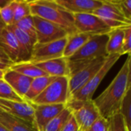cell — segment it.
I'll return each instance as SVG.
<instances>
[{"mask_svg": "<svg viewBox=\"0 0 131 131\" xmlns=\"http://www.w3.org/2000/svg\"><path fill=\"white\" fill-rule=\"evenodd\" d=\"M130 58V54L127 55L126 61L108 87L93 99L101 117L106 120L119 113L122 100L127 91L131 88Z\"/></svg>", "mask_w": 131, "mask_h": 131, "instance_id": "1", "label": "cell"}, {"mask_svg": "<svg viewBox=\"0 0 131 131\" xmlns=\"http://www.w3.org/2000/svg\"><path fill=\"white\" fill-rule=\"evenodd\" d=\"M31 15L44 18L64 30L68 35L77 32L74 15L58 5L54 0L28 1Z\"/></svg>", "mask_w": 131, "mask_h": 131, "instance_id": "2", "label": "cell"}, {"mask_svg": "<svg viewBox=\"0 0 131 131\" xmlns=\"http://www.w3.org/2000/svg\"><path fill=\"white\" fill-rule=\"evenodd\" d=\"M69 100L68 78L58 77L31 103L35 104H65Z\"/></svg>", "mask_w": 131, "mask_h": 131, "instance_id": "3", "label": "cell"}, {"mask_svg": "<svg viewBox=\"0 0 131 131\" xmlns=\"http://www.w3.org/2000/svg\"><path fill=\"white\" fill-rule=\"evenodd\" d=\"M66 107L71 111L80 131L87 130L101 117L93 100L86 101H68Z\"/></svg>", "mask_w": 131, "mask_h": 131, "instance_id": "4", "label": "cell"}, {"mask_svg": "<svg viewBox=\"0 0 131 131\" xmlns=\"http://www.w3.org/2000/svg\"><path fill=\"white\" fill-rule=\"evenodd\" d=\"M107 41V33L94 35L78 51L67 59L71 62L89 61L101 57H107L106 46Z\"/></svg>", "mask_w": 131, "mask_h": 131, "instance_id": "5", "label": "cell"}, {"mask_svg": "<svg viewBox=\"0 0 131 131\" xmlns=\"http://www.w3.org/2000/svg\"><path fill=\"white\" fill-rule=\"evenodd\" d=\"M121 57L119 54H111L107 55L106 58V60L102 65V67L100 68V70L97 72V74L76 94H74L68 101H91L93 100V96L97 89L98 86L103 81V79L105 78V76L107 74V73L110 71V70L113 68V66L116 64V62L119 60V58Z\"/></svg>", "mask_w": 131, "mask_h": 131, "instance_id": "6", "label": "cell"}, {"mask_svg": "<svg viewBox=\"0 0 131 131\" xmlns=\"http://www.w3.org/2000/svg\"><path fill=\"white\" fill-rule=\"evenodd\" d=\"M107 57H101L91 61L82 69L68 77L69 99L80 91L100 70Z\"/></svg>", "mask_w": 131, "mask_h": 131, "instance_id": "7", "label": "cell"}, {"mask_svg": "<svg viewBox=\"0 0 131 131\" xmlns=\"http://www.w3.org/2000/svg\"><path fill=\"white\" fill-rule=\"evenodd\" d=\"M67 36L48 43H36L28 62L36 64L63 57L64 49L67 43Z\"/></svg>", "mask_w": 131, "mask_h": 131, "instance_id": "8", "label": "cell"}, {"mask_svg": "<svg viewBox=\"0 0 131 131\" xmlns=\"http://www.w3.org/2000/svg\"><path fill=\"white\" fill-rule=\"evenodd\" d=\"M92 14L100 18L111 29L131 26V21L127 19L111 0H102V5Z\"/></svg>", "mask_w": 131, "mask_h": 131, "instance_id": "9", "label": "cell"}, {"mask_svg": "<svg viewBox=\"0 0 131 131\" xmlns=\"http://www.w3.org/2000/svg\"><path fill=\"white\" fill-rule=\"evenodd\" d=\"M36 32L37 43H48L63 38L68 33L59 26L38 16L32 15Z\"/></svg>", "mask_w": 131, "mask_h": 131, "instance_id": "10", "label": "cell"}, {"mask_svg": "<svg viewBox=\"0 0 131 131\" xmlns=\"http://www.w3.org/2000/svg\"><path fill=\"white\" fill-rule=\"evenodd\" d=\"M77 31L92 35L108 33L111 29L97 16L92 13L73 14Z\"/></svg>", "mask_w": 131, "mask_h": 131, "instance_id": "11", "label": "cell"}, {"mask_svg": "<svg viewBox=\"0 0 131 131\" xmlns=\"http://www.w3.org/2000/svg\"><path fill=\"white\" fill-rule=\"evenodd\" d=\"M31 103V102H30ZM31 104L34 109V120L32 127L35 131H43L45 127L54 117L58 115L65 107V104Z\"/></svg>", "mask_w": 131, "mask_h": 131, "instance_id": "12", "label": "cell"}, {"mask_svg": "<svg viewBox=\"0 0 131 131\" xmlns=\"http://www.w3.org/2000/svg\"><path fill=\"white\" fill-rule=\"evenodd\" d=\"M0 110L24 121L32 127L34 109L30 102L16 101L0 98Z\"/></svg>", "mask_w": 131, "mask_h": 131, "instance_id": "13", "label": "cell"}, {"mask_svg": "<svg viewBox=\"0 0 131 131\" xmlns=\"http://www.w3.org/2000/svg\"><path fill=\"white\" fill-rule=\"evenodd\" d=\"M71 14L92 13L102 5V0H54Z\"/></svg>", "mask_w": 131, "mask_h": 131, "instance_id": "14", "label": "cell"}, {"mask_svg": "<svg viewBox=\"0 0 131 131\" xmlns=\"http://www.w3.org/2000/svg\"><path fill=\"white\" fill-rule=\"evenodd\" d=\"M17 38L19 46V55L17 63L28 62L31 58L34 45L36 41L33 40L28 34L22 31L21 29L17 28L15 25H11L7 27Z\"/></svg>", "mask_w": 131, "mask_h": 131, "instance_id": "15", "label": "cell"}, {"mask_svg": "<svg viewBox=\"0 0 131 131\" xmlns=\"http://www.w3.org/2000/svg\"><path fill=\"white\" fill-rule=\"evenodd\" d=\"M3 80L22 99L24 98V96L27 93L30 87V84L32 81V78L19 74L10 69V68L5 71Z\"/></svg>", "mask_w": 131, "mask_h": 131, "instance_id": "16", "label": "cell"}, {"mask_svg": "<svg viewBox=\"0 0 131 131\" xmlns=\"http://www.w3.org/2000/svg\"><path fill=\"white\" fill-rule=\"evenodd\" d=\"M47 75L51 77H69L68 59L61 57L49 61L34 64Z\"/></svg>", "mask_w": 131, "mask_h": 131, "instance_id": "17", "label": "cell"}, {"mask_svg": "<svg viewBox=\"0 0 131 131\" xmlns=\"http://www.w3.org/2000/svg\"><path fill=\"white\" fill-rule=\"evenodd\" d=\"M0 46L13 64L18 62L19 55L18 43L15 35L7 27L0 34Z\"/></svg>", "mask_w": 131, "mask_h": 131, "instance_id": "18", "label": "cell"}, {"mask_svg": "<svg viewBox=\"0 0 131 131\" xmlns=\"http://www.w3.org/2000/svg\"><path fill=\"white\" fill-rule=\"evenodd\" d=\"M92 35H94L79 31L68 35L67 36V43L64 49L63 57L65 58H70L76 51H78Z\"/></svg>", "mask_w": 131, "mask_h": 131, "instance_id": "19", "label": "cell"}, {"mask_svg": "<svg viewBox=\"0 0 131 131\" xmlns=\"http://www.w3.org/2000/svg\"><path fill=\"white\" fill-rule=\"evenodd\" d=\"M0 125L8 131H35L24 121L0 110Z\"/></svg>", "mask_w": 131, "mask_h": 131, "instance_id": "20", "label": "cell"}, {"mask_svg": "<svg viewBox=\"0 0 131 131\" xmlns=\"http://www.w3.org/2000/svg\"><path fill=\"white\" fill-rule=\"evenodd\" d=\"M55 78L56 77L51 76H42L33 78L27 93L24 96V101L31 102L33 99L38 96Z\"/></svg>", "mask_w": 131, "mask_h": 131, "instance_id": "21", "label": "cell"}, {"mask_svg": "<svg viewBox=\"0 0 131 131\" xmlns=\"http://www.w3.org/2000/svg\"><path fill=\"white\" fill-rule=\"evenodd\" d=\"M125 28H114V29H111L107 33L108 41H107V46H106L107 55L115 54H121L124 37Z\"/></svg>", "mask_w": 131, "mask_h": 131, "instance_id": "22", "label": "cell"}, {"mask_svg": "<svg viewBox=\"0 0 131 131\" xmlns=\"http://www.w3.org/2000/svg\"><path fill=\"white\" fill-rule=\"evenodd\" d=\"M10 69L32 79L42 76H48L35 64L30 62H20L12 64L10 67Z\"/></svg>", "mask_w": 131, "mask_h": 131, "instance_id": "23", "label": "cell"}, {"mask_svg": "<svg viewBox=\"0 0 131 131\" xmlns=\"http://www.w3.org/2000/svg\"><path fill=\"white\" fill-rule=\"evenodd\" d=\"M71 111L68 107H65L58 115H57L48 123L43 131H61L63 127L68 120L71 117Z\"/></svg>", "mask_w": 131, "mask_h": 131, "instance_id": "24", "label": "cell"}, {"mask_svg": "<svg viewBox=\"0 0 131 131\" xmlns=\"http://www.w3.org/2000/svg\"><path fill=\"white\" fill-rule=\"evenodd\" d=\"M119 114L123 117L127 129L130 131L131 127V88L128 89L122 100Z\"/></svg>", "mask_w": 131, "mask_h": 131, "instance_id": "25", "label": "cell"}, {"mask_svg": "<svg viewBox=\"0 0 131 131\" xmlns=\"http://www.w3.org/2000/svg\"><path fill=\"white\" fill-rule=\"evenodd\" d=\"M31 15L29 2L15 0L14 2V25L23 18Z\"/></svg>", "mask_w": 131, "mask_h": 131, "instance_id": "26", "label": "cell"}, {"mask_svg": "<svg viewBox=\"0 0 131 131\" xmlns=\"http://www.w3.org/2000/svg\"><path fill=\"white\" fill-rule=\"evenodd\" d=\"M13 25H15L17 28L21 29L22 31L28 34L37 43L36 32H35V25H34L32 15H30L28 16H26L25 18H23L22 19H21L20 21H18V22H16Z\"/></svg>", "mask_w": 131, "mask_h": 131, "instance_id": "27", "label": "cell"}, {"mask_svg": "<svg viewBox=\"0 0 131 131\" xmlns=\"http://www.w3.org/2000/svg\"><path fill=\"white\" fill-rule=\"evenodd\" d=\"M14 2L15 0L8 1L0 9V17L6 27L14 25Z\"/></svg>", "mask_w": 131, "mask_h": 131, "instance_id": "28", "label": "cell"}, {"mask_svg": "<svg viewBox=\"0 0 131 131\" xmlns=\"http://www.w3.org/2000/svg\"><path fill=\"white\" fill-rule=\"evenodd\" d=\"M0 98L16 101H24V100L20 97L3 79L0 80Z\"/></svg>", "mask_w": 131, "mask_h": 131, "instance_id": "29", "label": "cell"}, {"mask_svg": "<svg viewBox=\"0 0 131 131\" xmlns=\"http://www.w3.org/2000/svg\"><path fill=\"white\" fill-rule=\"evenodd\" d=\"M108 131H130L125 124L123 117L119 113L112 116L108 120Z\"/></svg>", "mask_w": 131, "mask_h": 131, "instance_id": "30", "label": "cell"}, {"mask_svg": "<svg viewBox=\"0 0 131 131\" xmlns=\"http://www.w3.org/2000/svg\"><path fill=\"white\" fill-rule=\"evenodd\" d=\"M111 2L116 5V7L127 19L131 21L130 0H111Z\"/></svg>", "mask_w": 131, "mask_h": 131, "instance_id": "31", "label": "cell"}, {"mask_svg": "<svg viewBox=\"0 0 131 131\" xmlns=\"http://www.w3.org/2000/svg\"><path fill=\"white\" fill-rule=\"evenodd\" d=\"M131 51V26L124 28V37L123 41V45L121 51V55L127 54L130 55Z\"/></svg>", "mask_w": 131, "mask_h": 131, "instance_id": "32", "label": "cell"}, {"mask_svg": "<svg viewBox=\"0 0 131 131\" xmlns=\"http://www.w3.org/2000/svg\"><path fill=\"white\" fill-rule=\"evenodd\" d=\"M108 120L100 117L86 131H108Z\"/></svg>", "mask_w": 131, "mask_h": 131, "instance_id": "33", "label": "cell"}, {"mask_svg": "<svg viewBox=\"0 0 131 131\" xmlns=\"http://www.w3.org/2000/svg\"><path fill=\"white\" fill-rule=\"evenodd\" d=\"M61 131H79V127L76 121H74V117H72V115L68 120V121L63 127Z\"/></svg>", "mask_w": 131, "mask_h": 131, "instance_id": "34", "label": "cell"}, {"mask_svg": "<svg viewBox=\"0 0 131 131\" xmlns=\"http://www.w3.org/2000/svg\"><path fill=\"white\" fill-rule=\"evenodd\" d=\"M0 61L5 63V64H8L9 65H12L13 63L10 61V59L8 58V57L6 55V54L4 52V51L2 50V48H1L0 46Z\"/></svg>", "mask_w": 131, "mask_h": 131, "instance_id": "35", "label": "cell"}, {"mask_svg": "<svg viewBox=\"0 0 131 131\" xmlns=\"http://www.w3.org/2000/svg\"><path fill=\"white\" fill-rule=\"evenodd\" d=\"M10 67H11V65H9V64H5V63H4V62H2V61H0V69L6 71V70H8Z\"/></svg>", "mask_w": 131, "mask_h": 131, "instance_id": "36", "label": "cell"}, {"mask_svg": "<svg viewBox=\"0 0 131 131\" xmlns=\"http://www.w3.org/2000/svg\"><path fill=\"white\" fill-rule=\"evenodd\" d=\"M6 71H7V70H6ZM6 71L0 69V80H2V79H3V78H4V74H5V71Z\"/></svg>", "mask_w": 131, "mask_h": 131, "instance_id": "37", "label": "cell"}, {"mask_svg": "<svg viewBox=\"0 0 131 131\" xmlns=\"http://www.w3.org/2000/svg\"><path fill=\"white\" fill-rule=\"evenodd\" d=\"M0 26H2V27H6V26L5 25V24L3 23V21H2V18H1V17H0Z\"/></svg>", "mask_w": 131, "mask_h": 131, "instance_id": "38", "label": "cell"}, {"mask_svg": "<svg viewBox=\"0 0 131 131\" xmlns=\"http://www.w3.org/2000/svg\"><path fill=\"white\" fill-rule=\"evenodd\" d=\"M0 131H8L5 128H4L2 125H0Z\"/></svg>", "mask_w": 131, "mask_h": 131, "instance_id": "39", "label": "cell"}, {"mask_svg": "<svg viewBox=\"0 0 131 131\" xmlns=\"http://www.w3.org/2000/svg\"><path fill=\"white\" fill-rule=\"evenodd\" d=\"M5 27H2V26H0V34L2 33V30L5 28Z\"/></svg>", "mask_w": 131, "mask_h": 131, "instance_id": "40", "label": "cell"}, {"mask_svg": "<svg viewBox=\"0 0 131 131\" xmlns=\"http://www.w3.org/2000/svg\"><path fill=\"white\" fill-rule=\"evenodd\" d=\"M0 9H1V7H0Z\"/></svg>", "mask_w": 131, "mask_h": 131, "instance_id": "41", "label": "cell"}]
</instances>
